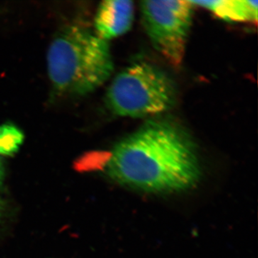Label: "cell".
Segmentation results:
<instances>
[{
	"instance_id": "ba28073f",
	"label": "cell",
	"mask_w": 258,
	"mask_h": 258,
	"mask_svg": "<svg viewBox=\"0 0 258 258\" xmlns=\"http://www.w3.org/2000/svg\"><path fill=\"white\" fill-rule=\"evenodd\" d=\"M3 179H4V167H3V162L0 159V184H1Z\"/></svg>"
},
{
	"instance_id": "6da1fadb",
	"label": "cell",
	"mask_w": 258,
	"mask_h": 258,
	"mask_svg": "<svg viewBox=\"0 0 258 258\" xmlns=\"http://www.w3.org/2000/svg\"><path fill=\"white\" fill-rule=\"evenodd\" d=\"M117 183L152 193L191 189L201 178L196 145L172 121H148L115 144L105 166Z\"/></svg>"
},
{
	"instance_id": "3957f363",
	"label": "cell",
	"mask_w": 258,
	"mask_h": 258,
	"mask_svg": "<svg viewBox=\"0 0 258 258\" xmlns=\"http://www.w3.org/2000/svg\"><path fill=\"white\" fill-rule=\"evenodd\" d=\"M172 80L148 62H137L117 75L106 94L108 108L115 115L142 118L159 114L175 103Z\"/></svg>"
},
{
	"instance_id": "52a82bcc",
	"label": "cell",
	"mask_w": 258,
	"mask_h": 258,
	"mask_svg": "<svg viewBox=\"0 0 258 258\" xmlns=\"http://www.w3.org/2000/svg\"><path fill=\"white\" fill-rule=\"evenodd\" d=\"M23 132L12 123L0 124V155L11 156L18 152L24 142Z\"/></svg>"
},
{
	"instance_id": "5b68a950",
	"label": "cell",
	"mask_w": 258,
	"mask_h": 258,
	"mask_svg": "<svg viewBox=\"0 0 258 258\" xmlns=\"http://www.w3.org/2000/svg\"><path fill=\"white\" fill-rule=\"evenodd\" d=\"M134 3L130 0H107L98 7L95 17L96 35L108 40L124 35L132 28Z\"/></svg>"
},
{
	"instance_id": "7a4b0ae2",
	"label": "cell",
	"mask_w": 258,
	"mask_h": 258,
	"mask_svg": "<svg viewBox=\"0 0 258 258\" xmlns=\"http://www.w3.org/2000/svg\"><path fill=\"white\" fill-rule=\"evenodd\" d=\"M47 62L56 91L78 96L95 91L113 71L108 41L77 25L63 29L53 39Z\"/></svg>"
},
{
	"instance_id": "8992f818",
	"label": "cell",
	"mask_w": 258,
	"mask_h": 258,
	"mask_svg": "<svg viewBox=\"0 0 258 258\" xmlns=\"http://www.w3.org/2000/svg\"><path fill=\"white\" fill-rule=\"evenodd\" d=\"M195 6L206 8L218 18L228 22H254L257 20L258 2L252 0H213L190 1Z\"/></svg>"
},
{
	"instance_id": "277c9868",
	"label": "cell",
	"mask_w": 258,
	"mask_h": 258,
	"mask_svg": "<svg viewBox=\"0 0 258 258\" xmlns=\"http://www.w3.org/2000/svg\"><path fill=\"white\" fill-rule=\"evenodd\" d=\"M190 1L141 2L142 22L148 36L158 52L178 66L184 57L192 20Z\"/></svg>"
},
{
	"instance_id": "9c48e42d",
	"label": "cell",
	"mask_w": 258,
	"mask_h": 258,
	"mask_svg": "<svg viewBox=\"0 0 258 258\" xmlns=\"http://www.w3.org/2000/svg\"><path fill=\"white\" fill-rule=\"evenodd\" d=\"M1 216H2L1 207H0V221H1Z\"/></svg>"
}]
</instances>
